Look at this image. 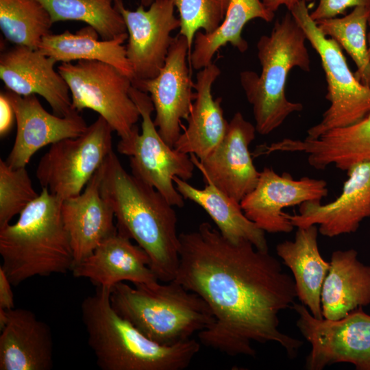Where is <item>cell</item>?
<instances>
[{
	"label": "cell",
	"mask_w": 370,
	"mask_h": 370,
	"mask_svg": "<svg viewBox=\"0 0 370 370\" xmlns=\"http://www.w3.org/2000/svg\"><path fill=\"white\" fill-rule=\"evenodd\" d=\"M179 238L174 280L201 297L214 318L199 341L232 357H254L253 343H275L295 358L304 343L280 330L279 314L297 294L280 262L249 241L231 242L208 222Z\"/></svg>",
	"instance_id": "6da1fadb"
},
{
	"label": "cell",
	"mask_w": 370,
	"mask_h": 370,
	"mask_svg": "<svg viewBox=\"0 0 370 370\" xmlns=\"http://www.w3.org/2000/svg\"><path fill=\"white\" fill-rule=\"evenodd\" d=\"M99 173L100 193L113 210L118 232L147 252L159 281L174 280L180 260L174 206L155 188L128 173L113 151Z\"/></svg>",
	"instance_id": "7a4b0ae2"
},
{
	"label": "cell",
	"mask_w": 370,
	"mask_h": 370,
	"mask_svg": "<svg viewBox=\"0 0 370 370\" xmlns=\"http://www.w3.org/2000/svg\"><path fill=\"white\" fill-rule=\"evenodd\" d=\"M110 288L97 287L81 304L82 319L98 367L102 370H183L200 349L189 339L173 345L144 335L112 308Z\"/></svg>",
	"instance_id": "3957f363"
},
{
	"label": "cell",
	"mask_w": 370,
	"mask_h": 370,
	"mask_svg": "<svg viewBox=\"0 0 370 370\" xmlns=\"http://www.w3.org/2000/svg\"><path fill=\"white\" fill-rule=\"evenodd\" d=\"M42 188L16 222L0 228L1 267L13 286L35 276L65 274L75 265L62 219L63 200Z\"/></svg>",
	"instance_id": "277c9868"
},
{
	"label": "cell",
	"mask_w": 370,
	"mask_h": 370,
	"mask_svg": "<svg viewBox=\"0 0 370 370\" xmlns=\"http://www.w3.org/2000/svg\"><path fill=\"white\" fill-rule=\"evenodd\" d=\"M306 37L292 14L277 20L269 35L258 41V58L261 73H240V82L252 106L256 132L267 135L279 127L303 105L289 101L285 88L288 73L295 67L310 71V61L306 46Z\"/></svg>",
	"instance_id": "5b68a950"
},
{
	"label": "cell",
	"mask_w": 370,
	"mask_h": 370,
	"mask_svg": "<svg viewBox=\"0 0 370 370\" xmlns=\"http://www.w3.org/2000/svg\"><path fill=\"white\" fill-rule=\"evenodd\" d=\"M134 284L124 282L110 289L114 310L151 340L173 345L214 322L207 303L197 294L173 280Z\"/></svg>",
	"instance_id": "8992f818"
},
{
	"label": "cell",
	"mask_w": 370,
	"mask_h": 370,
	"mask_svg": "<svg viewBox=\"0 0 370 370\" xmlns=\"http://www.w3.org/2000/svg\"><path fill=\"white\" fill-rule=\"evenodd\" d=\"M306 3L300 1L290 12L320 57L328 84L325 98L330 102L321 121L307 131L306 138L314 139L330 130L355 124L367 116L370 87L362 84L350 71L341 46L321 32L310 17Z\"/></svg>",
	"instance_id": "52a82bcc"
},
{
	"label": "cell",
	"mask_w": 370,
	"mask_h": 370,
	"mask_svg": "<svg viewBox=\"0 0 370 370\" xmlns=\"http://www.w3.org/2000/svg\"><path fill=\"white\" fill-rule=\"evenodd\" d=\"M130 94L140 114L141 130L136 125L128 138L120 140L117 151L129 157L134 177L155 188L172 206L182 208L184 199L174 186L173 177L188 181L195 164L189 154L169 146L160 136L151 118L154 107L149 95L133 85Z\"/></svg>",
	"instance_id": "ba28073f"
},
{
	"label": "cell",
	"mask_w": 370,
	"mask_h": 370,
	"mask_svg": "<svg viewBox=\"0 0 370 370\" xmlns=\"http://www.w3.org/2000/svg\"><path fill=\"white\" fill-rule=\"evenodd\" d=\"M58 71L69 86L74 110L97 112L121 139L131 135L140 114L130 94V77L109 64L95 60L62 62Z\"/></svg>",
	"instance_id": "9c48e42d"
},
{
	"label": "cell",
	"mask_w": 370,
	"mask_h": 370,
	"mask_svg": "<svg viewBox=\"0 0 370 370\" xmlns=\"http://www.w3.org/2000/svg\"><path fill=\"white\" fill-rule=\"evenodd\" d=\"M112 132L99 116L82 135L51 145L36 170L42 188L62 200L80 194L113 151Z\"/></svg>",
	"instance_id": "30bf717a"
},
{
	"label": "cell",
	"mask_w": 370,
	"mask_h": 370,
	"mask_svg": "<svg viewBox=\"0 0 370 370\" xmlns=\"http://www.w3.org/2000/svg\"><path fill=\"white\" fill-rule=\"evenodd\" d=\"M292 308L298 314L297 327L311 345L306 369L347 362L358 370H370V315L362 308L336 320L317 319L302 304L295 302Z\"/></svg>",
	"instance_id": "8fae6325"
},
{
	"label": "cell",
	"mask_w": 370,
	"mask_h": 370,
	"mask_svg": "<svg viewBox=\"0 0 370 370\" xmlns=\"http://www.w3.org/2000/svg\"><path fill=\"white\" fill-rule=\"evenodd\" d=\"M189 53L186 38L178 34L158 75L151 79L132 81L134 87L149 95L156 111L154 124L172 147L182 133V119H188L196 98L187 64Z\"/></svg>",
	"instance_id": "7c38bea8"
},
{
	"label": "cell",
	"mask_w": 370,
	"mask_h": 370,
	"mask_svg": "<svg viewBox=\"0 0 370 370\" xmlns=\"http://www.w3.org/2000/svg\"><path fill=\"white\" fill-rule=\"evenodd\" d=\"M128 35L126 47L134 80H147L156 77L164 64L173 40L171 32L180 29V21L174 14L172 0H154L145 9H127L122 0H115Z\"/></svg>",
	"instance_id": "4fadbf2b"
},
{
	"label": "cell",
	"mask_w": 370,
	"mask_h": 370,
	"mask_svg": "<svg viewBox=\"0 0 370 370\" xmlns=\"http://www.w3.org/2000/svg\"><path fill=\"white\" fill-rule=\"evenodd\" d=\"M328 194L327 182L304 177L295 180L288 173L280 175L265 167L258 183L240 202L245 216L269 233H288L295 227L283 209L308 201H321Z\"/></svg>",
	"instance_id": "5bb4252c"
},
{
	"label": "cell",
	"mask_w": 370,
	"mask_h": 370,
	"mask_svg": "<svg viewBox=\"0 0 370 370\" xmlns=\"http://www.w3.org/2000/svg\"><path fill=\"white\" fill-rule=\"evenodd\" d=\"M256 132L255 125L237 112L228 123L221 142L206 158L199 160L189 154L204 180L210 181L239 203L254 190L260 175L249 150Z\"/></svg>",
	"instance_id": "9a60e30c"
},
{
	"label": "cell",
	"mask_w": 370,
	"mask_h": 370,
	"mask_svg": "<svg viewBox=\"0 0 370 370\" xmlns=\"http://www.w3.org/2000/svg\"><path fill=\"white\" fill-rule=\"evenodd\" d=\"M56 63L39 49L15 45L0 56V78L8 90L22 96L38 95L54 114L67 116L77 111L66 82L55 69Z\"/></svg>",
	"instance_id": "2e32d148"
},
{
	"label": "cell",
	"mask_w": 370,
	"mask_h": 370,
	"mask_svg": "<svg viewBox=\"0 0 370 370\" xmlns=\"http://www.w3.org/2000/svg\"><path fill=\"white\" fill-rule=\"evenodd\" d=\"M341 195L333 201H308L299 205V214L286 213L294 227L319 225V232L334 237L355 232L370 217V162L356 164L347 171Z\"/></svg>",
	"instance_id": "e0dca14e"
},
{
	"label": "cell",
	"mask_w": 370,
	"mask_h": 370,
	"mask_svg": "<svg viewBox=\"0 0 370 370\" xmlns=\"http://www.w3.org/2000/svg\"><path fill=\"white\" fill-rule=\"evenodd\" d=\"M5 92L16 117V138L5 160L13 168L26 167L40 149L62 139L77 137L88 126L79 112L59 116L48 112L36 95L22 96L9 90Z\"/></svg>",
	"instance_id": "ac0fdd59"
},
{
	"label": "cell",
	"mask_w": 370,
	"mask_h": 370,
	"mask_svg": "<svg viewBox=\"0 0 370 370\" xmlns=\"http://www.w3.org/2000/svg\"><path fill=\"white\" fill-rule=\"evenodd\" d=\"M71 271L74 277L88 279L97 287L111 288L124 281L134 285L159 281L150 268L147 252L118 230Z\"/></svg>",
	"instance_id": "d6986e66"
},
{
	"label": "cell",
	"mask_w": 370,
	"mask_h": 370,
	"mask_svg": "<svg viewBox=\"0 0 370 370\" xmlns=\"http://www.w3.org/2000/svg\"><path fill=\"white\" fill-rule=\"evenodd\" d=\"M99 183L98 169L83 192L62 202V219L69 236L75 264L117 232L113 210L101 196Z\"/></svg>",
	"instance_id": "ffe728a7"
},
{
	"label": "cell",
	"mask_w": 370,
	"mask_h": 370,
	"mask_svg": "<svg viewBox=\"0 0 370 370\" xmlns=\"http://www.w3.org/2000/svg\"><path fill=\"white\" fill-rule=\"evenodd\" d=\"M0 334V370H49L53 341L49 326L32 311L7 310Z\"/></svg>",
	"instance_id": "44dd1931"
},
{
	"label": "cell",
	"mask_w": 370,
	"mask_h": 370,
	"mask_svg": "<svg viewBox=\"0 0 370 370\" xmlns=\"http://www.w3.org/2000/svg\"><path fill=\"white\" fill-rule=\"evenodd\" d=\"M273 147L278 152L306 153L308 164L317 170L334 165L347 171L356 164L370 162V113L355 124L330 130L314 139L284 138Z\"/></svg>",
	"instance_id": "7402d4cb"
},
{
	"label": "cell",
	"mask_w": 370,
	"mask_h": 370,
	"mask_svg": "<svg viewBox=\"0 0 370 370\" xmlns=\"http://www.w3.org/2000/svg\"><path fill=\"white\" fill-rule=\"evenodd\" d=\"M221 74L214 63L199 70L194 89L196 98L188 116V125L174 144L180 152L193 153L199 160L206 158L221 142L228 123L221 106V99H213L212 88Z\"/></svg>",
	"instance_id": "603a6c76"
},
{
	"label": "cell",
	"mask_w": 370,
	"mask_h": 370,
	"mask_svg": "<svg viewBox=\"0 0 370 370\" xmlns=\"http://www.w3.org/2000/svg\"><path fill=\"white\" fill-rule=\"evenodd\" d=\"M369 304L370 266L354 249L333 251L321 293L323 317L339 319Z\"/></svg>",
	"instance_id": "cb8c5ba5"
},
{
	"label": "cell",
	"mask_w": 370,
	"mask_h": 370,
	"mask_svg": "<svg viewBox=\"0 0 370 370\" xmlns=\"http://www.w3.org/2000/svg\"><path fill=\"white\" fill-rule=\"evenodd\" d=\"M318 232L316 225L298 227L295 239L279 243L276 252L293 273L297 298L314 317L322 319L321 293L330 262L320 254Z\"/></svg>",
	"instance_id": "d4e9b609"
},
{
	"label": "cell",
	"mask_w": 370,
	"mask_h": 370,
	"mask_svg": "<svg viewBox=\"0 0 370 370\" xmlns=\"http://www.w3.org/2000/svg\"><path fill=\"white\" fill-rule=\"evenodd\" d=\"M199 189L177 176L173 182L184 199L201 206L210 217L221 234L233 243L247 241L261 251H268L265 232L259 228L244 214L241 204L228 196L210 181Z\"/></svg>",
	"instance_id": "484cf974"
},
{
	"label": "cell",
	"mask_w": 370,
	"mask_h": 370,
	"mask_svg": "<svg viewBox=\"0 0 370 370\" xmlns=\"http://www.w3.org/2000/svg\"><path fill=\"white\" fill-rule=\"evenodd\" d=\"M99 36L90 25L75 34L68 30L60 34L50 32L43 37L38 49L57 62L75 60L105 62L116 67L133 80V70L127 57L126 47L123 45L127 40V33L108 40H99Z\"/></svg>",
	"instance_id": "4316f807"
},
{
	"label": "cell",
	"mask_w": 370,
	"mask_h": 370,
	"mask_svg": "<svg viewBox=\"0 0 370 370\" xmlns=\"http://www.w3.org/2000/svg\"><path fill=\"white\" fill-rule=\"evenodd\" d=\"M274 12L269 10L261 0H230L225 18L213 32H197L188 60L195 70H201L210 64L214 54L222 47L230 44L240 52L248 49L247 41L242 37L245 25L251 20L260 18L271 22Z\"/></svg>",
	"instance_id": "83f0119b"
},
{
	"label": "cell",
	"mask_w": 370,
	"mask_h": 370,
	"mask_svg": "<svg viewBox=\"0 0 370 370\" xmlns=\"http://www.w3.org/2000/svg\"><path fill=\"white\" fill-rule=\"evenodd\" d=\"M53 24L39 0H0V29L15 45L38 49Z\"/></svg>",
	"instance_id": "f1b7e54d"
},
{
	"label": "cell",
	"mask_w": 370,
	"mask_h": 370,
	"mask_svg": "<svg viewBox=\"0 0 370 370\" xmlns=\"http://www.w3.org/2000/svg\"><path fill=\"white\" fill-rule=\"evenodd\" d=\"M53 23L77 21L92 27L102 40H112L127 33L115 0H39Z\"/></svg>",
	"instance_id": "f546056e"
},
{
	"label": "cell",
	"mask_w": 370,
	"mask_h": 370,
	"mask_svg": "<svg viewBox=\"0 0 370 370\" xmlns=\"http://www.w3.org/2000/svg\"><path fill=\"white\" fill-rule=\"evenodd\" d=\"M370 6H358L341 18L316 21L325 36L334 40L351 56L357 66L356 78L370 87V58L367 42V27Z\"/></svg>",
	"instance_id": "4dcf8cb0"
},
{
	"label": "cell",
	"mask_w": 370,
	"mask_h": 370,
	"mask_svg": "<svg viewBox=\"0 0 370 370\" xmlns=\"http://www.w3.org/2000/svg\"><path fill=\"white\" fill-rule=\"evenodd\" d=\"M38 196L25 167L13 168L0 159V228Z\"/></svg>",
	"instance_id": "1f68e13d"
},
{
	"label": "cell",
	"mask_w": 370,
	"mask_h": 370,
	"mask_svg": "<svg viewBox=\"0 0 370 370\" xmlns=\"http://www.w3.org/2000/svg\"><path fill=\"white\" fill-rule=\"evenodd\" d=\"M180 14V32L188 42L190 54L197 32H214L223 22L230 0H172ZM188 56V57H189Z\"/></svg>",
	"instance_id": "d6a6232c"
},
{
	"label": "cell",
	"mask_w": 370,
	"mask_h": 370,
	"mask_svg": "<svg viewBox=\"0 0 370 370\" xmlns=\"http://www.w3.org/2000/svg\"><path fill=\"white\" fill-rule=\"evenodd\" d=\"M370 6V0H319L317 8L310 12L314 21L332 18L343 14L352 7Z\"/></svg>",
	"instance_id": "836d02e7"
},
{
	"label": "cell",
	"mask_w": 370,
	"mask_h": 370,
	"mask_svg": "<svg viewBox=\"0 0 370 370\" xmlns=\"http://www.w3.org/2000/svg\"><path fill=\"white\" fill-rule=\"evenodd\" d=\"M16 121L13 107L5 92L0 94V136H6L11 131Z\"/></svg>",
	"instance_id": "e575fe53"
},
{
	"label": "cell",
	"mask_w": 370,
	"mask_h": 370,
	"mask_svg": "<svg viewBox=\"0 0 370 370\" xmlns=\"http://www.w3.org/2000/svg\"><path fill=\"white\" fill-rule=\"evenodd\" d=\"M11 285L5 272L0 266V308L5 310L15 308Z\"/></svg>",
	"instance_id": "d590c367"
},
{
	"label": "cell",
	"mask_w": 370,
	"mask_h": 370,
	"mask_svg": "<svg viewBox=\"0 0 370 370\" xmlns=\"http://www.w3.org/2000/svg\"><path fill=\"white\" fill-rule=\"evenodd\" d=\"M264 5L271 12H275L280 7L285 6L290 11L296 4L303 0H261ZM306 2L314 0H304Z\"/></svg>",
	"instance_id": "8d00e7d4"
},
{
	"label": "cell",
	"mask_w": 370,
	"mask_h": 370,
	"mask_svg": "<svg viewBox=\"0 0 370 370\" xmlns=\"http://www.w3.org/2000/svg\"><path fill=\"white\" fill-rule=\"evenodd\" d=\"M154 0H140V5L145 8H148L153 2Z\"/></svg>",
	"instance_id": "74e56055"
},
{
	"label": "cell",
	"mask_w": 370,
	"mask_h": 370,
	"mask_svg": "<svg viewBox=\"0 0 370 370\" xmlns=\"http://www.w3.org/2000/svg\"><path fill=\"white\" fill-rule=\"evenodd\" d=\"M368 53H369V56L370 58V32H369V34Z\"/></svg>",
	"instance_id": "f35d334b"
}]
</instances>
